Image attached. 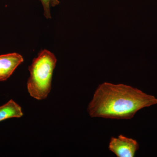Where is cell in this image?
<instances>
[{
  "label": "cell",
  "mask_w": 157,
  "mask_h": 157,
  "mask_svg": "<svg viewBox=\"0 0 157 157\" xmlns=\"http://www.w3.org/2000/svg\"><path fill=\"white\" fill-rule=\"evenodd\" d=\"M157 104L155 96L124 84L99 85L87 107L91 117L128 120L140 109Z\"/></svg>",
  "instance_id": "cell-1"
},
{
  "label": "cell",
  "mask_w": 157,
  "mask_h": 157,
  "mask_svg": "<svg viewBox=\"0 0 157 157\" xmlns=\"http://www.w3.org/2000/svg\"><path fill=\"white\" fill-rule=\"evenodd\" d=\"M56 62L54 54L46 49L41 51L33 60L29 67L30 76L27 84L31 97L38 100H44L48 97Z\"/></svg>",
  "instance_id": "cell-2"
},
{
  "label": "cell",
  "mask_w": 157,
  "mask_h": 157,
  "mask_svg": "<svg viewBox=\"0 0 157 157\" xmlns=\"http://www.w3.org/2000/svg\"><path fill=\"white\" fill-rule=\"evenodd\" d=\"M137 140L121 135L110 138L108 149L117 157H134L139 149Z\"/></svg>",
  "instance_id": "cell-3"
},
{
  "label": "cell",
  "mask_w": 157,
  "mask_h": 157,
  "mask_svg": "<svg viewBox=\"0 0 157 157\" xmlns=\"http://www.w3.org/2000/svg\"><path fill=\"white\" fill-rule=\"evenodd\" d=\"M23 61L22 56L16 52L0 55V82L7 80Z\"/></svg>",
  "instance_id": "cell-4"
},
{
  "label": "cell",
  "mask_w": 157,
  "mask_h": 157,
  "mask_svg": "<svg viewBox=\"0 0 157 157\" xmlns=\"http://www.w3.org/2000/svg\"><path fill=\"white\" fill-rule=\"evenodd\" d=\"M23 115L21 107L13 100L0 106V122L11 118L21 117Z\"/></svg>",
  "instance_id": "cell-5"
},
{
  "label": "cell",
  "mask_w": 157,
  "mask_h": 157,
  "mask_svg": "<svg viewBox=\"0 0 157 157\" xmlns=\"http://www.w3.org/2000/svg\"><path fill=\"white\" fill-rule=\"evenodd\" d=\"M44 9V14L47 19L51 18L50 7H55L59 4L58 0H40Z\"/></svg>",
  "instance_id": "cell-6"
}]
</instances>
